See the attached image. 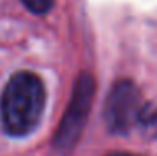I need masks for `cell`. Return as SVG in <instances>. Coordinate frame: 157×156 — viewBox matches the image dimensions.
I'll list each match as a JSON object with an SVG mask.
<instances>
[{
  "instance_id": "cell-1",
  "label": "cell",
  "mask_w": 157,
  "mask_h": 156,
  "mask_svg": "<svg viewBox=\"0 0 157 156\" xmlns=\"http://www.w3.org/2000/svg\"><path fill=\"white\" fill-rule=\"evenodd\" d=\"M45 86L37 74L15 72L0 96V118L7 134L22 138L39 126L45 109Z\"/></svg>"
},
{
  "instance_id": "cell-2",
  "label": "cell",
  "mask_w": 157,
  "mask_h": 156,
  "mask_svg": "<svg viewBox=\"0 0 157 156\" xmlns=\"http://www.w3.org/2000/svg\"><path fill=\"white\" fill-rule=\"evenodd\" d=\"M95 98V79L92 74L82 72L77 76L72 89L69 106L62 116V121L54 136V146L57 150H72L78 143L87 124L92 102Z\"/></svg>"
},
{
  "instance_id": "cell-3",
  "label": "cell",
  "mask_w": 157,
  "mask_h": 156,
  "mask_svg": "<svg viewBox=\"0 0 157 156\" xmlns=\"http://www.w3.org/2000/svg\"><path fill=\"white\" fill-rule=\"evenodd\" d=\"M142 104L140 91L132 81L121 79L110 87L104 104V122L114 134H127L136 128Z\"/></svg>"
},
{
  "instance_id": "cell-4",
  "label": "cell",
  "mask_w": 157,
  "mask_h": 156,
  "mask_svg": "<svg viewBox=\"0 0 157 156\" xmlns=\"http://www.w3.org/2000/svg\"><path fill=\"white\" fill-rule=\"evenodd\" d=\"M136 128L144 139H157V102H144L137 114Z\"/></svg>"
},
{
  "instance_id": "cell-5",
  "label": "cell",
  "mask_w": 157,
  "mask_h": 156,
  "mask_svg": "<svg viewBox=\"0 0 157 156\" xmlns=\"http://www.w3.org/2000/svg\"><path fill=\"white\" fill-rule=\"evenodd\" d=\"M22 3H24L32 14L42 15V14H47L48 10L54 7L55 0H22Z\"/></svg>"
},
{
  "instance_id": "cell-6",
  "label": "cell",
  "mask_w": 157,
  "mask_h": 156,
  "mask_svg": "<svg viewBox=\"0 0 157 156\" xmlns=\"http://www.w3.org/2000/svg\"><path fill=\"white\" fill-rule=\"evenodd\" d=\"M107 156H139V154H132V153H110Z\"/></svg>"
}]
</instances>
